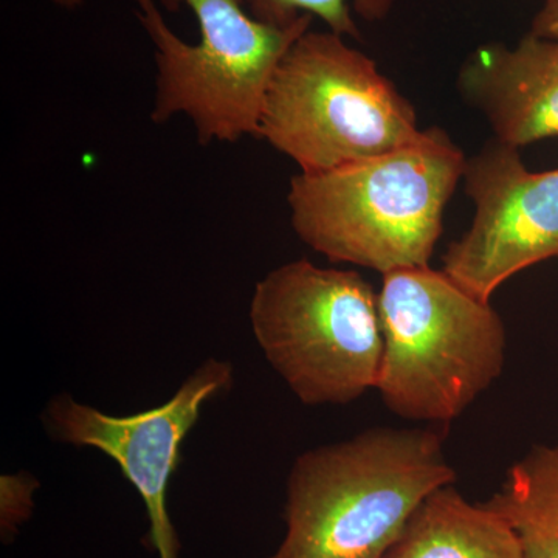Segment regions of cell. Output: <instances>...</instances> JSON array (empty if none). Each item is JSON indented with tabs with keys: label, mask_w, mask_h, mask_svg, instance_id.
I'll return each mask as SVG.
<instances>
[{
	"label": "cell",
	"mask_w": 558,
	"mask_h": 558,
	"mask_svg": "<svg viewBox=\"0 0 558 558\" xmlns=\"http://www.w3.org/2000/svg\"><path fill=\"white\" fill-rule=\"evenodd\" d=\"M486 505L515 531L524 558H558V442L532 447Z\"/></svg>",
	"instance_id": "11"
},
{
	"label": "cell",
	"mask_w": 558,
	"mask_h": 558,
	"mask_svg": "<svg viewBox=\"0 0 558 558\" xmlns=\"http://www.w3.org/2000/svg\"><path fill=\"white\" fill-rule=\"evenodd\" d=\"M175 13L191 10L201 39L189 44L168 27L156 0H135V16L154 47L156 95L150 121L189 117L197 140L233 143L258 137L260 112L279 62L311 31L306 14L289 27L264 24L241 0H159Z\"/></svg>",
	"instance_id": "5"
},
{
	"label": "cell",
	"mask_w": 558,
	"mask_h": 558,
	"mask_svg": "<svg viewBox=\"0 0 558 558\" xmlns=\"http://www.w3.org/2000/svg\"><path fill=\"white\" fill-rule=\"evenodd\" d=\"M529 33L558 40V0H543Z\"/></svg>",
	"instance_id": "14"
},
{
	"label": "cell",
	"mask_w": 558,
	"mask_h": 558,
	"mask_svg": "<svg viewBox=\"0 0 558 558\" xmlns=\"http://www.w3.org/2000/svg\"><path fill=\"white\" fill-rule=\"evenodd\" d=\"M454 480L442 440L424 428H373L304 451L270 558H385L418 506Z\"/></svg>",
	"instance_id": "2"
},
{
	"label": "cell",
	"mask_w": 558,
	"mask_h": 558,
	"mask_svg": "<svg viewBox=\"0 0 558 558\" xmlns=\"http://www.w3.org/2000/svg\"><path fill=\"white\" fill-rule=\"evenodd\" d=\"M38 483L27 473L3 475L0 486V521L2 537L10 538L16 534L17 527L32 515L33 494Z\"/></svg>",
	"instance_id": "13"
},
{
	"label": "cell",
	"mask_w": 558,
	"mask_h": 558,
	"mask_svg": "<svg viewBox=\"0 0 558 558\" xmlns=\"http://www.w3.org/2000/svg\"><path fill=\"white\" fill-rule=\"evenodd\" d=\"M468 157L440 128L411 145L290 180L296 236L332 263L391 271L429 266Z\"/></svg>",
	"instance_id": "1"
},
{
	"label": "cell",
	"mask_w": 558,
	"mask_h": 558,
	"mask_svg": "<svg viewBox=\"0 0 558 558\" xmlns=\"http://www.w3.org/2000/svg\"><path fill=\"white\" fill-rule=\"evenodd\" d=\"M424 134L416 109L376 61L332 32H306L270 81L258 138L318 174L403 148Z\"/></svg>",
	"instance_id": "4"
},
{
	"label": "cell",
	"mask_w": 558,
	"mask_h": 558,
	"mask_svg": "<svg viewBox=\"0 0 558 558\" xmlns=\"http://www.w3.org/2000/svg\"><path fill=\"white\" fill-rule=\"evenodd\" d=\"M384 351L376 389L391 413L449 424L501 376L505 322L444 270L384 275L379 292Z\"/></svg>",
	"instance_id": "3"
},
{
	"label": "cell",
	"mask_w": 558,
	"mask_h": 558,
	"mask_svg": "<svg viewBox=\"0 0 558 558\" xmlns=\"http://www.w3.org/2000/svg\"><path fill=\"white\" fill-rule=\"evenodd\" d=\"M51 2L57 3V5L62 7L65 10L78 9L83 0H51Z\"/></svg>",
	"instance_id": "15"
},
{
	"label": "cell",
	"mask_w": 558,
	"mask_h": 558,
	"mask_svg": "<svg viewBox=\"0 0 558 558\" xmlns=\"http://www.w3.org/2000/svg\"><path fill=\"white\" fill-rule=\"evenodd\" d=\"M231 384L230 363L209 359L156 409L110 416L61 395L47 403L44 427L60 442L92 447L113 459L145 502L150 545L157 556L180 558L179 537L168 512V487L180 462L183 440L196 425L202 407Z\"/></svg>",
	"instance_id": "8"
},
{
	"label": "cell",
	"mask_w": 558,
	"mask_h": 558,
	"mask_svg": "<svg viewBox=\"0 0 558 558\" xmlns=\"http://www.w3.org/2000/svg\"><path fill=\"white\" fill-rule=\"evenodd\" d=\"M385 558H524L512 526L488 508L473 505L451 486L421 506Z\"/></svg>",
	"instance_id": "10"
},
{
	"label": "cell",
	"mask_w": 558,
	"mask_h": 558,
	"mask_svg": "<svg viewBox=\"0 0 558 558\" xmlns=\"http://www.w3.org/2000/svg\"><path fill=\"white\" fill-rule=\"evenodd\" d=\"M457 86L498 142L521 149L558 137V40L527 33L515 46L478 47L459 69Z\"/></svg>",
	"instance_id": "9"
},
{
	"label": "cell",
	"mask_w": 558,
	"mask_h": 558,
	"mask_svg": "<svg viewBox=\"0 0 558 558\" xmlns=\"http://www.w3.org/2000/svg\"><path fill=\"white\" fill-rule=\"evenodd\" d=\"M472 226L451 242L444 271L480 299L529 267L558 258V168L527 170L520 149L490 140L462 175Z\"/></svg>",
	"instance_id": "7"
},
{
	"label": "cell",
	"mask_w": 558,
	"mask_h": 558,
	"mask_svg": "<svg viewBox=\"0 0 558 558\" xmlns=\"http://www.w3.org/2000/svg\"><path fill=\"white\" fill-rule=\"evenodd\" d=\"M255 20L275 27H289L310 14L343 38L362 39L355 16L366 22L387 20L396 0H241Z\"/></svg>",
	"instance_id": "12"
},
{
	"label": "cell",
	"mask_w": 558,
	"mask_h": 558,
	"mask_svg": "<svg viewBox=\"0 0 558 558\" xmlns=\"http://www.w3.org/2000/svg\"><path fill=\"white\" fill-rule=\"evenodd\" d=\"M250 325L271 368L306 405H344L376 389L379 293L357 271L282 264L255 286Z\"/></svg>",
	"instance_id": "6"
}]
</instances>
